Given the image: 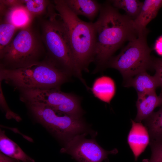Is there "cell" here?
Returning <instances> with one entry per match:
<instances>
[{
    "mask_svg": "<svg viewBox=\"0 0 162 162\" xmlns=\"http://www.w3.org/2000/svg\"><path fill=\"white\" fill-rule=\"evenodd\" d=\"M94 23L96 44L93 71L96 73L106 67L112 55L124 42L136 38L140 34L134 20L120 14L110 3L101 5L98 18Z\"/></svg>",
    "mask_w": 162,
    "mask_h": 162,
    "instance_id": "cell-1",
    "label": "cell"
},
{
    "mask_svg": "<svg viewBox=\"0 0 162 162\" xmlns=\"http://www.w3.org/2000/svg\"><path fill=\"white\" fill-rule=\"evenodd\" d=\"M55 9L65 25L76 66L82 72L95 56L96 32L94 23L81 20L70 9L64 0L53 2Z\"/></svg>",
    "mask_w": 162,
    "mask_h": 162,
    "instance_id": "cell-2",
    "label": "cell"
},
{
    "mask_svg": "<svg viewBox=\"0 0 162 162\" xmlns=\"http://www.w3.org/2000/svg\"><path fill=\"white\" fill-rule=\"evenodd\" d=\"M54 5L48 7L47 19L41 23V38L50 56V60L70 76L85 81L75 62L67 32L64 22Z\"/></svg>",
    "mask_w": 162,
    "mask_h": 162,
    "instance_id": "cell-3",
    "label": "cell"
},
{
    "mask_svg": "<svg viewBox=\"0 0 162 162\" xmlns=\"http://www.w3.org/2000/svg\"><path fill=\"white\" fill-rule=\"evenodd\" d=\"M71 76L50 60L14 69L1 68L0 81L4 80L22 89L58 88Z\"/></svg>",
    "mask_w": 162,
    "mask_h": 162,
    "instance_id": "cell-4",
    "label": "cell"
},
{
    "mask_svg": "<svg viewBox=\"0 0 162 162\" xmlns=\"http://www.w3.org/2000/svg\"><path fill=\"white\" fill-rule=\"evenodd\" d=\"M41 36L30 26L21 29L14 39L0 52L1 59L14 69L38 62L44 49Z\"/></svg>",
    "mask_w": 162,
    "mask_h": 162,
    "instance_id": "cell-5",
    "label": "cell"
},
{
    "mask_svg": "<svg viewBox=\"0 0 162 162\" xmlns=\"http://www.w3.org/2000/svg\"><path fill=\"white\" fill-rule=\"evenodd\" d=\"M148 33L140 34L136 38L129 41L118 55L109 60L106 67L118 70L125 81L152 66V49L146 39Z\"/></svg>",
    "mask_w": 162,
    "mask_h": 162,
    "instance_id": "cell-6",
    "label": "cell"
},
{
    "mask_svg": "<svg viewBox=\"0 0 162 162\" xmlns=\"http://www.w3.org/2000/svg\"><path fill=\"white\" fill-rule=\"evenodd\" d=\"M27 104L38 122L64 143L76 135L88 132V127L82 119L60 113L43 104Z\"/></svg>",
    "mask_w": 162,
    "mask_h": 162,
    "instance_id": "cell-7",
    "label": "cell"
},
{
    "mask_svg": "<svg viewBox=\"0 0 162 162\" xmlns=\"http://www.w3.org/2000/svg\"><path fill=\"white\" fill-rule=\"evenodd\" d=\"M22 90L23 101L45 105L56 112L76 118L83 114L80 99L74 94L62 92L59 89H34Z\"/></svg>",
    "mask_w": 162,
    "mask_h": 162,
    "instance_id": "cell-8",
    "label": "cell"
},
{
    "mask_svg": "<svg viewBox=\"0 0 162 162\" xmlns=\"http://www.w3.org/2000/svg\"><path fill=\"white\" fill-rule=\"evenodd\" d=\"M87 133L78 134L64 144L61 153L70 155L77 162H102L110 154L118 152L115 148L107 151L102 148L94 139H87Z\"/></svg>",
    "mask_w": 162,
    "mask_h": 162,
    "instance_id": "cell-9",
    "label": "cell"
},
{
    "mask_svg": "<svg viewBox=\"0 0 162 162\" xmlns=\"http://www.w3.org/2000/svg\"><path fill=\"white\" fill-rule=\"evenodd\" d=\"M131 121L132 126L127 141L136 161L150 143V138L146 126L141 122H136L132 119Z\"/></svg>",
    "mask_w": 162,
    "mask_h": 162,
    "instance_id": "cell-10",
    "label": "cell"
},
{
    "mask_svg": "<svg viewBox=\"0 0 162 162\" xmlns=\"http://www.w3.org/2000/svg\"><path fill=\"white\" fill-rule=\"evenodd\" d=\"M162 105V94L158 96L155 91L138 95L136 106L137 113L134 121L141 122L147 118L157 107Z\"/></svg>",
    "mask_w": 162,
    "mask_h": 162,
    "instance_id": "cell-11",
    "label": "cell"
},
{
    "mask_svg": "<svg viewBox=\"0 0 162 162\" xmlns=\"http://www.w3.org/2000/svg\"><path fill=\"white\" fill-rule=\"evenodd\" d=\"M162 7V0H145L138 16L134 20L135 26L140 34L148 32L147 24L156 16Z\"/></svg>",
    "mask_w": 162,
    "mask_h": 162,
    "instance_id": "cell-12",
    "label": "cell"
},
{
    "mask_svg": "<svg viewBox=\"0 0 162 162\" xmlns=\"http://www.w3.org/2000/svg\"><path fill=\"white\" fill-rule=\"evenodd\" d=\"M68 6L76 15L83 16L91 22L99 13L101 4L94 0H64Z\"/></svg>",
    "mask_w": 162,
    "mask_h": 162,
    "instance_id": "cell-13",
    "label": "cell"
},
{
    "mask_svg": "<svg viewBox=\"0 0 162 162\" xmlns=\"http://www.w3.org/2000/svg\"><path fill=\"white\" fill-rule=\"evenodd\" d=\"M124 86L126 87H134L138 95L148 92L155 91L159 85L154 76H151L145 71L125 81Z\"/></svg>",
    "mask_w": 162,
    "mask_h": 162,
    "instance_id": "cell-14",
    "label": "cell"
},
{
    "mask_svg": "<svg viewBox=\"0 0 162 162\" xmlns=\"http://www.w3.org/2000/svg\"><path fill=\"white\" fill-rule=\"evenodd\" d=\"M32 14L22 4L9 8L6 14V22L17 28H22L30 26L33 18Z\"/></svg>",
    "mask_w": 162,
    "mask_h": 162,
    "instance_id": "cell-15",
    "label": "cell"
},
{
    "mask_svg": "<svg viewBox=\"0 0 162 162\" xmlns=\"http://www.w3.org/2000/svg\"><path fill=\"white\" fill-rule=\"evenodd\" d=\"M0 152L5 155L22 161H30L35 162L27 155L15 142L5 134L4 130H0Z\"/></svg>",
    "mask_w": 162,
    "mask_h": 162,
    "instance_id": "cell-16",
    "label": "cell"
},
{
    "mask_svg": "<svg viewBox=\"0 0 162 162\" xmlns=\"http://www.w3.org/2000/svg\"><path fill=\"white\" fill-rule=\"evenodd\" d=\"M92 90L97 98L102 101L109 103L115 93V83L110 77L102 76L95 80Z\"/></svg>",
    "mask_w": 162,
    "mask_h": 162,
    "instance_id": "cell-17",
    "label": "cell"
},
{
    "mask_svg": "<svg viewBox=\"0 0 162 162\" xmlns=\"http://www.w3.org/2000/svg\"><path fill=\"white\" fill-rule=\"evenodd\" d=\"M151 140H162V105L144 120Z\"/></svg>",
    "mask_w": 162,
    "mask_h": 162,
    "instance_id": "cell-18",
    "label": "cell"
},
{
    "mask_svg": "<svg viewBox=\"0 0 162 162\" xmlns=\"http://www.w3.org/2000/svg\"><path fill=\"white\" fill-rule=\"evenodd\" d=\"M110 1L114 8L124 10L126 15L133 20L139 15L143 4V2L138 0H113Z\"/></svg>",
    "mask_w": 162,
    "mask_h": 162,
    "instance_id": "cell-19",
    "label": "cell"
},
{
    "mask_svg": "<svg viewBox=\"0 0 162 162\" xmlns=\"http://www.w3.org/2000/svg\"><path fill=\"white\" fill-rule=\"evenodd\" d=\"M22 4L32 14L33 17L40 16L46 11L50 3L49 1L44 0H22Z\"/></svg>",
    "mask_w": 162,
    "mask_h": 162,
    "instance_id": "cell-20",
    "label": "cell"
},
{
    "mask_svg": "<svg viewBox=\"0 0 162 162\" xmlns=\"http://www.w3.org/2000/svg\"><path fill=\"white\" fill-rule=\"evenodd\" d=\"M17 28L7 22L0 25V52L11 41V40Z\"/></svg>",
    "mask_w": 162,
    "mask_h": 162,
    "instance_id": "cell-21",
    "label": "cell"
},
{
    "mask_svg": "<svg viewBox=\"0 0 162 162\" xmlns=\"http://www.w3.org/2000/svg\"><path fill=\"white\" fill-rule=\"evenodd\" d=\"M151 157L143 160V162H162V140H151Z\"/></svg>",
    "mask_w": 162,
    "mask_h": 162,
    "instance_id": "cell-22",
    "label": "cell"
},
{
    "mask_svg": "<svg viewBox=\"0 0 162 162\" xmlns=\"http://www.w3.org/2000/svg\"><path fill=\"white\" fill-rule=\"evenodd\" d=\"M0 103L1 106L6 113V117L8 119H14L19 122L21 120V117L17 114L12 111L9 108L3 95L0 86Z\"/></svg>",
    "mask_w": 162,
    "mask_h": 162,
    "instance_id": "cell-23",
    "label": "cell"
},
{
    "mask_svg": "<svg viewBox=\"0 0 162 162\" xmlns=\"http://www.w3.org/2000/svg\"><path fill=\"white\" fill-rule=\"evenodd\" d=\"M152 67L155 71L154 75L158 80L159 86L162 89V58L153 60Z\"/></svg>",
    "mask_w": 162,
    "mask_h": 162,
    "instance_id": "cell-24",
    "label": "cell"
},
{
    "mask_svg": "<svg viewBox=\"0 0 162 162\" xmlns=\"http://www.w3.org/2000/svg\"><path fill=\"white\" fill-rule=\"evenodd\" d=\"M154 48L158 55L162 56V35L156 40Z\"/></svg>",
    "mask_w": 162,
    "mask_h": 162,
    "instance_id": "cell-25",
    "label": "cell"
},
{
    "mask_svg": "<svg viewBox=\"0 0 162 162\" xmlns=\"http://www.w3.org/2000/svg\"><path fill=\"white\" fill-rule=\"evenodd\" d=\"M2 1L3 4L10 7H12L22 4V0H4Z\"/></svg>",
    "mask_w": 162,
    "mask_h": 162,
    "instance_id": "cell-26",
    "label": "cell"
},
{
    "mask_svg": "<svg viewBox=\"0 0 162 162\" xmlns=\"http://www.w3.org/2000/svg\"><path fill=\"white\" fill-rule=\"evenodd\" d=\"M18 160L0 152V162H17Z\"/></svg>",
    "mask_w": 162,
    "mask_h": 162,
    "instance_id": "cell-27",
    "label": "cell"
},
{
    "mask_svg": "<svg viewBox=\"0 0 162 162\" xmlns=\"http://www.w3.org/2000/svg\"><path fill=\"white\" fill-rule=\"evenodd\" d=\"M17 162H33V161H22L18 160Z\"/></svg>",
    "mask_w": 162,
    "mask_h": 162,
    "instance_id": "cell-28",
    "label": "cell"
}]
</instances>
